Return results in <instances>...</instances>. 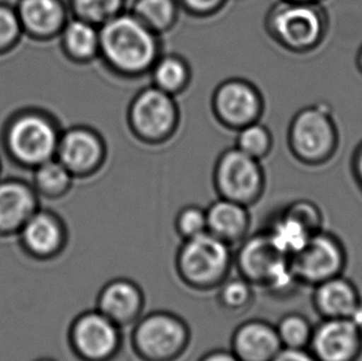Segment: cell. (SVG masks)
I'll return each mask as SVG.
<instances>
[{
    "label": "cell",
    "mask_w": 362,
    "mask_h": 361,
    "mask_svg": "<svg viewBox=\"0 0 362 361\" xmlns=\"http://www.w3.org/2000/svg\"><path fill=\"white\" fill-rule=\"evenodd\" d=\"M230 268L229 244L209 231L185 240L177 255V271L189 287H216L226 280Z\"/></svg>",
    "instance_id": "6"
},
{
    "label": "cell",
    "mask_w": 362,
    "mask_h": 361,
    "mask_svg": "<svg viewBox=\"0 0 362 361\" xmlns=\"http://www.w3.org/2000/svg\"><path fill=\"white\" fill-rule=\"evenodd\" d=\"M235 1H243V0H235Z\"/></svg>",
    "instance_id": "41"
},
{
    "label": "cell",
    "mask_w": 362,
    "mask_h": 361,
    "mask_svg": "<svg viewBox=\"0 0 362 361\" xmlns=\"http://www.w3.org/2000/svg\"><path fill=\"white\" fill-rule=\"evenodd\" d=\"M59 47L69 62L78 66L90 64L99 59V26L71 16L59 36Z\"/></svg>",
    "instance_id": "20"
},
{
    "label": "cell",
    "mask_w": 362,
    "mask_h": 361,
    "mask_svg": "<svg viewBox=\"0 0 362 361\" xmlns=\"http://www.w3.org/2000/svg\"><path fill=\"white\" fill-rule=\"evenodd\" d=\"M129 11L148 29L163 36L176 28L182 10L177 0H134Z\"/></svg>",
    "instance_id": "25"
},
{
    "label": "cell",
    "mask_w": 362,
    "mask_h": 361,
    "mask_svg": "<svg viewBox=\"0 0 362 361\" xmlns=\"http://www.w3.org/2000/svg\"><path fill=\"white\" fill-rule=\"evenodd\" d=\"M201 361H240L236 357L233 352H226V350H216V352L209 353L208 355L203 357Z\"/></svg>",
    "instance_id": "37"
},
{
    "label": "cell",
    "mask_w": 362,
    "mask_h": 361,
    "mask_svg": "<svg viewBox=\"0 0 362 361\" xmlns=\"http://www.w3.org/2000/svg\"><path fill=\"white\" fill-rule=\"evenodd\" d=\"M287 210L292 214L298 217L299 219L302 220L313 233H318L322 230L323 215H322L318 205H314L313 202L305 200H297L292 205H289Z\"/></svg>",
    "instance_id": "34"
},
{
    "label": "cell",
    "mask_w": 362,
    "mask_h": 361,
    "mask_svg": "<svg viewBox=\"0 0 362 361\" xmlns=\"http://www.w3.org/2000/svg\"><path fill=\"white\" fill-rule=\"evenodd\" d=\"M309 347L319 361H356L362 353V329L350 318H325L313 328Z\"/></svg>",
    "instance_id": "14"
},
{
    "label": "cell",
    "mask_w": 362,
    "mask_h": 361,
    "mask_svg": "<svg viewBox=\"0 0 362 361\" xmlns=\"http://www.w3.org/2000/svg\"><path fill=\"white\" fill-rule=\"evenodd\" d=\"M176 97L155 86L137 91L127 109V125L135 140L146 147H162L176 137L181 127Z\"/></svg>",
    "instance_id": "5"
},
{
    "label": "cell",
    "mask_w": 362,
    "mask_h": 361,
    "mask_svg": "<svg viewBox=\"0 0 362 361\" xmlns=\"http://www.w3.org/2000/svg\"><path fill=\"white\" fill-rule=\"evenodd\" d=\"M31 185L40 198L59 200L69 195L74 187L72 173L54 157L33 170Z\"/></svg>",
    "instance_id": "26"
},
{
    "label": "cell",
    "mask_w": 362,
    "mask_h": 361,
    "mask_svg": "<svg viewBox=\"0 0 362 361\" xmlns=\"http://www.w3.org/2000/svg\"><path fill=\"white\" fill-rule=\"evenodd\" d=\"M71 16L102 26L127 10V0H66Z\"/></svg>",
    "instance_id": "28"
},
{
    "label": "cell",
    "mask_w": 362,
    "mask_h": 361,
    "mask_svg": "<svg viewBox=\"0 0 362 361\" xmlns=\"http://www.w3.org/2000/svg\"><path fill=\"white\" fill-rule=\"evenodd\" d=\"M62 130L51 113L37 108L21 109L5 122L1 144L10 161L33 171L56 157Z\"/></svg>",
    "instance_id": "3"
},
{
    "label": "cell",
    "mask_w": 362,
    "mask_h": 361,
    "mask_svg": "<svg viewBox=\"0 0 362 361\" xmlns=\"http://www.w3.org/2000/svg\"><path fill=\"white\" fill-rule=\"evenodd\" d=\"M0 168H1V165H0Z\"/></svg>",
    "instance_id": "42"
},
{
    "label": "cell",
    "mask_w": 362,
    "mask_h": 361,
    "mask_svg": "<svg viewBox=\"0 0 362 361\" xmlns=\"http://www.w3.org/2000/svg\"><path fill=\"white\" fill-rule=\"evenodd\" d=\"M287 1H294V3H314V4H323L325 0H287Z\"/></svg>",
    "instance_id": "39"
},
{
    "label": "cell",
    "mask_w": 362,
    "mask_h": 361,
    "mask_svg": "<svg viewBox=\"0 0 362 361\" xmlns=\"http://www.w3.org/2000/svg\"><path fill=\"white\" fill-rule=\"evenodd\" d=\"M315 233L287 208L274 219L266 235L274 248L287 258H293L307 245Z\"/></svg>",
    "instance_id": "24"
},
{
    "label": "cell",
    "mask_w": 362,
    "mask_h": 361,
    "mask_svg": "<svg viewBox=\"0 0 362 361\" xmlns=\"http://www.w3.org/2000/svg\"><path fill=\"white\" fill-rule=\"evenodd\" d=\"M274 144V134L261 120L252 122L236 132V149L261 162L271 155Z\"/></svg>",
    "instance_id": "27"
},
{
    "label": "cell",
    "mask_w": 362,
    "mask_h": 361,
    "mask_svg": "<svg viewBox=\"0 0 362 361\" xmlns=\"http://www.w3.org/2000/svg\"><path fill=\"white\" fill-rule=\"evenodd\" d=\"M264 31L279 47L293 55H308L327 39L330 19L323 4L277 0L264 15Z\"/></svg>",
    "instance_id": "2"
},
{
    "label": "cell",
    "mask_w": 362,
    "mask_h": 361,
    "mask_svg": "<svg viewBox=\"0 0 362 361\" xmlns=\"http://www.w3.org/2000/svg\"><path fill=\"white\" fill-rule=\"evenodd\" d=\"M39 200L31 183L19 178L0 180V236L18 235L39 210Z\"/></svg>",
    "instance_id": "17"
},
{
    "label": "cell",
    "mask_w": 362,
    "mask_h": 361,
    "mask_svg": "<svg viewBox=\"0 0 362 361\" xmlns=\"http://www.w3.org/2000/svg\"><path fill=\"white\" fill-rule=\"evenodd\" d=\"M264 93L249 79L230 77L216 86L211 98V110L216 122L230 132H239L264 117Z\"/></svg>",
    "instance_id": "8"
},
{
    "label": "cell",
    "mask_w": 362,
    "mask_h": 361,
    "mask_svg": "<svg viewBox=\"0 0 362 361\" xmlns=\"http://www.w3.org/2000/svg\"><path fill=\"white\" fill-rule=\"evenodd\" d=\"M15 9L24 36L39 42L59 39L71 18L66 0H18Z\"/></svg>",
    "instance_id": "16"
},
{
    "label": "cell",
    "mask_w": 362,
    "mask_h": 361,
    "mask_svg": "<svg viewBox=\"0 0 362 361\" xmlns=\"http://www.w3.org/2000/svg\"><path fill=\"white\" fill-rule=\"evenodd\" d=\"M189 342V332L181 318L156 312L142 318L132 333V344L145 361H173Z\"/></svg>",
    "instance_id": "10"
},
{
    "label": "cell",
    "mask_w": 362,
    "mask_h": 361,
    "mask_svg": "<svg viewBox=\"0 0 362 361\" xmlns=\"http://www.w3.org/2000/svg\"><path fill=\"white\" fill-rule=\"evenodd\" d=\"M355 64H356V69H358V72L362 74V45L360 46V49L358 50Z\"/></svg>",
    "instance_id": "38"
},
{
    "label": "cell",
    "mask_w": 362,
    "mask_h": 361,
    "mask_svg": "<svg viewBox=\"0 0 362 361\" xmlns=\"http://www.w3.org/2000/svg\"><path fill=\"white\" fill-rule=\"evenodd\" d=\"M144 297L140 287L129 280H114L99 293L98 311L119 327L127 326L140 317Z\"/></svg>",
    "instance_id": "19"
},
{
    "label": "cell",
    "mask_w": 362,
    "mask_h": 361,
    "mask_svg": "<svg viewBox=\"0 0 362 361\" xmlns=\"http://www.w3.org/2000/svg\"><path fill=\"white\" fill-rule=\"evenodd\" d=\"M183 13L196 19H211L221 14L230 0H177Z\"/></svg>",
    "instance_id": "33"
},
{
    "label": "cell",
    "mask_w": 362,
    "mask_h": 361,
    "mask_svg": "<svg viewBox=\"0 0 362 361\" xmlns=\"http://www.w3.org/2000/svg\"><path fill=\"white\" fill-rule=\"evenodd\" d=\"M276 327L262 321H249L233 337V353L240 361H272L282 349Z\"/></svg>",
    "instance_id": "18"
},
{
    "label": "cell",
    "mask_w": 362,
    "mask_h": 361,
    "mask_svg": "<svg viewBox=\"0 0 362 361\" xmlns=\"http://www.w3.org/2000/svg\"><path fill=\"white\" fill-rule=\"evenodd\" d=\"M25 254L40 261L56 259L67 244V229L54 212L37 210L18 233Z\"/></svg>",
    "instance_id": "15"
},
{
    "label": "cell",
    "mask_w": 362,
    "mask_h": 361,
    "mask_svg": "<svg viewBox=\"0 0 362 361\" xmlns=\"http://www.w3.org/2000/svg\"><path fill=\"white\" fill-rule=\"evenodd\" d=\"M284 348L304 349L309 347L313 327L307 318L300 314H288L279 321L276 327Z\"/></svg>",
    "instance_id": "29"
},
{
    "label": "cell",
    "mask_w": 362,
    "mask_h": 361,
    "mask_svg": "<svg viewBox=\"0 0 362 361\" xmlns=\"http://www.w3.org/2000/svg\"><path fill=\"white\" fill-rule=\"evenodd\" d=\"M221 302L223 307L229 309H241L251 301V285L245 278H234L223 283L221 290Z\"/></svg>",
    "instance_id": "32"
},
{
    "label": "cell",
    "mask_w": 362,
    "mask_h": 361,
    "mask_svg": "<svg viewBox=\"0 0 362 361\" xmlns=\"http://www.w3.org/2000/svg\"><path fill=\"white\" fill-rule=\"evenodd\" d=\"M152 86L172 97H178L189 88L193 69L188 59L182 55L170 52L157 59L148 72Z\"/></svg>",
    "instance_id": "23"
},
{
    "label": "cell",
    "mask_w": 362,
    "mask_h": 361,
    "mask_svg": "<svg viewBox=\"0 0 362 361\" xmlns=\"http://www.w3.org/2000/svg\"><path fill=\"white\" fill-rule=\"evenodd\" d=\"M99 61L109 74L122 81H137L148 76L163 54L162 36L142 24L125 10L99 26Z\"/></svg>",
    "instance_id": "1"
},
{
    "label": "cell",
    "mask_w": 362,
    "mask_h": 361,
    "mask_svg": "<svg viewBox=\"0 0 362 361\" xmlns=\"http://www.w3.org/2000/svg\"><path fill=\"white\" fill-rule=\"evenodd\" d=\"M37 361H54V360H51V359H40V360H37Z\"/></svg>",
    "instance_id": "40"
},
{
    "label": "cell",
    "mask_w": 362,
    "mask_h": 361,
    "mask_svg": "<svg viewBox=\"0 0 362 361\" xmlns=\"http://www.w3.org/2000/svg\"><path fill=\"white\" fill-rule=\"evenodd\" d=\"M340 145V132L333 109L319 102L300 108L289 122L287 147L296 161L322 167L333 160Z\"/></svg>",
    "instance_id": "4"
},
{
    "label": "cell",
    "mask_w": 362,
    "mask_h": 361,
    "mask_svg": "<svg viewBox=\"0 0 362 361\" xmlns=\"http://www.w3.org/2000/svg\"><path fill=\"white\" fill-rule=\"evenodd\" d=\"M361 303L358 288L341 275L315 286L314 304L324 319L351 318Z\"/></svg>",
    "instance_id": "21"
},
{
    "label": "cell",
    "mask_w": 362,
    "mask_h": 361,
    "mask_svg": "<svg viewBox=\"0 0 362 361\" xmlns=\"http://www.w3.org/2000/svg\"><path fill=\"white\" fill-rule=\"evenodd\" d=\"M291 264L298 281L317 286L343 273L346 253L338 238L320 230L291 258Z\"/></svg>",
    "instance_id": "12"
},
{
    "label": "cell",
    "mask_w": 362,
    "mask_h": 361,
    "mask_svg": "<svg viewBox=\"0 0 362 361\" xmlns=\"http://www.w3.org/2000/svg\"><path fill=\"white\" fill-rule=\"evenodd\" d=\"M119 328L98 309L86 312L76 318L69 328V344L83 361H108L120 347Z\"/></svg>",
    "instance_id": "13"
},
{
    "label": "cell",
    "mask_w": 362,
    "mask_h": 361,
    "mask_svg": "<svg viewBox=\"0 0 362 361\" xmlns=\"http://www.w3.org/2000/svg\"><path fill=\"white\" fill-rule=\"evenodd\" d=\"M238 264L246 281L264 285L274 292H284L298 281L291 259L274 248L266 233L245 241Z\"/></svg>",
    "instance_id": "9"
},
{
    "label": "cell",
    "mask_w": 362,
    "mask_h": 361,
    "mask_svg": "<svg viewBox=\"0 0 362 361\" xmlns=\"http://www.w3.org/2000/svg\"><path fill=\"white\" fill-rule=\"evenodd\" d=\"M108 144L102 132L89 125H74L62 130L56 159L74 180L98 175L108 161Z\"/></svg>",
    "instance_id": "11"
},
{
    "label": "cell",
    "mask_w": 362,
    "mask_h": 361,
    "mask_svg": "<svg viewBox=\"0 0 362 361\" xmlns=\"http://www.w3.org/2000/svg\"><path fill=\"white\" fill-rule=\"evenodd\" d=\"M351 171L354 180H356L360 190H362V142L356 147L351 157Z\"/></svg>",
    "instance_id": "36"
},
{
    "label": "cell",
    "mask_w": 362,
    "mask_h": 361,
    "mask_svg": "<svg viewBox=\"0 0 362 361\" xmlns=\"http://www.w3.org/2000/svg\"><path fill=\"white\" fill-rule=\"evenodd\" d=\"M206 213L208 231L228 244L239 241L249 231L251 218L246 205L219 197Z\"/></svg>",
    "instance_id": "22"
},
{
    "label": "cell",
    "mask_w": 362,
    "mask_h": 361,
    "mask_svg": "<svg viewBox=\"0 0 362 361\" xmlns=\"http://www.w3.org/2000/svg\"><path fill=\"white\" fill-rule=\"evenodd\" d=\"M272 361H319L314 357L313 353L304 349H294V348H282L279 354L272 359Z\"/></svg>",
    "instance_id": "35"
},
{
    "label": "cell",
    "mask_w": 362,
    "mask_h": 361,
    "mask_svg": "<svg viewBox=\"0 0 362 361\" xmlns=\"http://www.w3.org/2000/svg\"><path fill=\"white\" fill-rule=\"evenodd\" d=\"M176 230L183 240L208 231L206 210H202L198 205H187L182 208L176 217Z\"/></svg>",
    "instance_id": "31"
},
{
    "label": "cell",
    "mask_w": 362,
    "mask_h": 361,
    "mask_svg": "<svg viewBox=\"0 0 362 361\" xmlns=\"http://www.w3.org/2000/svg\"><path fill=\"white\" fill-rule=\"evenodd\" d=\"M23 38L24 33L15 6L0 3V56L11 52Z\"/></svg>",
    "instance_id": "30"
},
{
    "label": "cell",
    "mask_w": 362,
    "mask_h": 361,
    "mask_svg": "<svg viewBox=\"0 0 362 361\" xmlns=\"http://www.w3.org/2000/svg\"><path fill=\"white\" fill-rule=\"evenodd\" d=\"M266 183L262 162L235 147L223 150L213 167V185L218 195L246 207L256 205L262 198Z\"/></svg>",
    "instance_id": "7"
}]
</instances>
